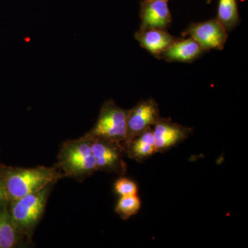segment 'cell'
<instances>
[{"label": "cell", "instance_id": "1", "mask_svg": "<svg viewBox=\"0 0 248 248\" xmlns=\"http://www.w3.org/2000/svg\"><path fill=\"white\" fill-rule=\"evenodd\" d=\"M57 168L0 167L6 194L10 201L35 193L53 185L63 177Z\"/></svg>", "mask_w": 248, "mask_h": 248}, {"label": "cell", "instance_id": "2", "mask_svg": "<svg viewBox=\"0 0 248 248\" xmlns=\"http://www.w3.org/2000/svg\"><path fill=\"white\" fill-rule=\"evenodd\" d=\"M92 138L89 133L62 145L58 155V168L63 177L83 181L97 171L92 151Z\"/></svg>", "mask_w": 248, "mask_h": 248}, {"label": "cell", "instance_id": "3", "mask_svg": "<svg viewBox=\"0 0 248 248\" xmlns=\"http://www.w3.org/2000/svg\"><path fill=\"white\" fill-rule=\"evenodd\" d=\"M51 186L17 200L10 201V213L19 234L27 235L29 237L32 235L45 212Z\"/></svg>", "mask_w": 248, "mask_h": 248}, {"label": "cell", "instance_id": "4", "mask_svg": "<svg viewBox=\"0 0 248 248\" xmlns=\"http://www.w3.org/2000/svg\"><path fill=\"white\" fill-rule=\"evenodd\" d=\"M128 112L113 100L107 101L101 107L97 122L88 133L93 138L123 143L126 138Z\"/></svg>", "mask_w": 248, "mask_h": 248}, {"label": "cell", "instance_id": "5", "mask_svg": "<svg viewBox=\"0 0 248 248\" xmlns=\"http://www.w3.org/2000/svg\"><path fill=\"white\" fill-rule=\"evenodd\" d=\"M91 138V146L97 171L115 173L120 175L125 174L127 171V165L124 157L125 152L123 143L92 136Z\"/></svg>", "mask_w": 248, "mask_h": 248}, {"label": "cell", "instance_id": "6", "mask_svg": "<svg viewBox=\"0 0 248 248\" xmlns=\"http://www.w3.org/2000/svg\"><path fill=\"white\" fill-rule=\"evenodd\" d=\"M183 37L190 36L205 50H221L228 38V32L217 18L203 22L192 23L184 32Z\"/></svg>", "mask_w": 248, "mask_h": 248}, {"label": "cell", "instance_id": "7", "mask_svg": "<svg viewBox=\"0 0 248 248\" xmlns=\"http://www.w3.org/2000/svg\"><path fill=\"white\" fill-rule=\"evenodd\" d=\"M161 118L157 103L153 98L140 101L127 115V133L125 141L141 135ZM124 141V142H125Z\"/></svg>", "mask_w": 248, "mask_h": 248}, {"label": "cell", "instance_id": "8", "mask_svg": "<svg viewBox=\"0 0 248 248\" xmlns=\"http://www.w3.org/2000/svg\"><path fill=\"white\" fill-rule=\"evenodd\" d=\"M156 153H164L185 141L193 131L190 127L174 123L169 118H160L153 126Z\"/></svg>", "mask_w": 248, "mask_h": 248}, {"label": "cell", "instance_id": "9", "mask_svg": "<svg viewBox=\"0 0 248 248\" xmlns=\"http://www.w3.org/2000/svg\"><path fill=\"white\" fill-rule=\"evenodd\" d=\"M140 29H163L171 26L172 14L164 0H143L140 2Z\"/></svg>", "mask_w": 248, "mask_h": 248}, {"label": "cell", "instance_id": "10", "mask_svg": "<svg viewBox=\"0 0 248 248\" xmlns=\"http://www.w3.org/2000/svg\"><path fill=\"white\" fill-rule=\"evenodd\" d=\"M142 48L155 58L161 59L163 54L177 38L163 29H140L135 34Z\"/></svg>", "mask_w": 248, "mask_h": 248}, {"label": "cell", "instance_id": "11", "mask_svg": "<svg viewBox=\"0 0 248 248\" xmlns=\"http://www.w3.org/2000/svg\"><path fill=\"white\" fill-rule=\"evenodd\" d=\"M205 50L192 37L177 39L169 47L161 59L171 62L191 63L205 53Z\"/></svg>", "mask_w": 248, "mask_h": 248}, {"label": "cell", "instance_id": "12", "mask_svg": "<svg viewBox=\"0 0 248 248\" xmlns=\"http://www.w3.org/2000/svg\"><path fill=\"white\" fill-rule=\"evenodd\" d=\"M123 146L129 158L138 162L144 161L156 153L153 128L148 129L133 140L124 142Z\"/></svg>", "mask_w": 248, "mask_h": 248}, {"label": "cell", "instance_id": "13", "mask_svg": "<svg viewBox=\"0 0 248 248\" xmlns=\"http://www.w3.org/2000/svg\"><path fill=\"white\" fill-rule=\"evenodd\" d=\"M9 203L0 205V248H14L20 235L10 213Z\"/></svg>", "mask_w": 248, "mask_h": 248}, {"label": "cell", "instance_id": "14", "mask_svg": "<svg viewBox=\"0 0 248 248\" xmlns=\"http://www.w3.org/2000/svg\"><path fill=\"white\" fill-rule=\"evenodd\" d=\"M216 18L227 32L234 29L240 22L238 0H218Z\"/></svg>", "mask_w": 248, "mask_h": 248}, {"label": "cell", "instance_id": "15", "mask_svg": "<svg viewBox=\"0 0 248 248\" xmlns=\"http://www.w3.org/2000/svg\"><path fill=\"white\" fill-rule=\"evenodd\" d=\"M141 205V200L138 195L120 197L115 207V212L122 219L126 220L138 214Z\"/></svg>", "mask_w": 248, "mask_h": 248}, {"label": "cell", "instance_id": "16", "mask_svg": "<svg viewBox=\"0 0 248 248\" xmlns=\"http://www.w3.org/2000/svg\"><path fill=\"white\" fill-rule=\"evenodd\" d=\"M115 191L120 197L138 195V187L136 183L128 178L122 177L116 181Z\"/></svg>", "mask_w": 248, "mask_h": 248}, {"label": "cell", "instance_id": "17", "mask_svg": "<svg viewBox=\"0 0 248 248\" xmlns=\"http://www.w3.org/2000/svg\"><path fill=\"white\" fill-rule=\"evenodd\" d=\"M7 202H9V197H8L7 194H6L2 176H1V170H0V205L7 203Z\"/></svg>", "mask_w": 248, "mask_h": 248}, {"label": "cell", "instance_id": "18", "mask_svg": "<svg viewBox=\"0 0 248 248\" xmlns=\"http://www.w3.org/2000/svg\"><path fill=\"white\" fill-rule=\"evenodd\" d=\"M164 1H169V0H164Z\"/></svg>", "mask_w": 248, "mask_h": 248}]
</instances>
